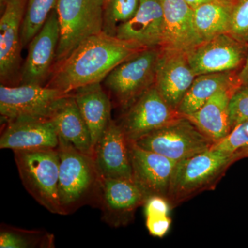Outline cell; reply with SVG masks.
Masks as SVG:
<instances>
[{
  "label": "cell",
  "mask_w": 248,
  "mask_h": 248,
  "mask_svg": "<svg viewBox=\"0 0 248 248\" xmlns=\"http://www.w3.org/2000/svg\"><path fill=\"white\" fill-rule=\"evenodd\" d=\"M229 34L240 42L248 44V0H236Z\"/></svg>",
  "instance_id": "obj_30"
},
{
  "label": "cell",
  "mask_w": 248,
  "mask_h": 248,
  "mask_svg": "<svg viewBox=\"0 0 248 248\" xmlns=\"http://www.w3.org/2000/svg\"><path fill=\"white\" fill-rule=\"evenodd\" d=\"M50 120L58 136L82 153L93 155L91 133L73 94L62 98L55 107Z\"/></svg>",
  "instance_id": "obj_21"
},
{
  "label": "cell",
  "mask_w": 248,
  "mask_h": 248,
  "mask_svg": "<svg viewBox=\"0 0 248 248\" xmlns=\"http://www.w3.org/2000/svg\"><path fill=\"white\" fill-rule=\"evenodd\" d=\"M140 0H104L102 32L116 37L117 29L136 14Z\"/></svg>",
  "instance_id": "obj_27"
},
{
  "label": "cell",
  "mask_w": 248,
  "mask_h": 248,
  "mask_svg": "<svg viewBox=\"0 0 248 248\" xmlns=\"http://www.w3.org/2000/svg\"><path fill=\"white\" fill-rule=\"evenodd\" d=\"M248 147V120L234 126L225 138L215 142L213 149L235 154Z\"/></svg>",
  "instance_id": "obj_28"
},
{
  "label": "cell",
  "mask_w": 248,
  "mask_h": 248,
  "mask_svg": "<svg viewBox=\"0 0 248 248\" xmlns=\"http://www.w3.org/2000/svg\"><path fill=\"white\" fill-rule=\"evenodd\" d=\"M142 49L104 32L91 36L54 66L46 86L70 94L83 86L101 83L116 66Z\"/></svg>",
  "instance_id": "obj_1"
},
{
  "label": "cell",
  "mask_w": 248,
  "mask_h": 248,
  "mask_svg": "<svg viewBox=\"0 0 248 248\" xmlns=\"http://www.w3.org/2000/svg\"><path fill=\"white\" fill-rule=\"evenodd\" d=\"M59 136L50 119L7 122L0 138V148L12 151L58 148Z\"/></svg>",
  "instance_id": "obj_18"
},
{
  "label": "cell",
  "mask_w": 248,
  "mask_h": 248,
  "mask_svg": "<svg viewBox=\"0 0 248 248\" xmlns=\"http://www.w3.org/2000/svg\"><path fill=\"white\" fill-rule=\"evenodd\" d=\"M160 52L161 48L142 49L116 66L104 80L106 87L124 109L154 86Z\"/></svg>",
  "instance_id": "obj_6"
},
{
  "label": "cell",
  "mask_w": 248,
  "mask_h": 248,
  "mask_svg": "<svg viewBox=\"0 0 248 248\" xmlns=\"http://www.w3.org/2000/svg\"><path fill=\"white\" fill-rule=\"evenodd\" d=\"M8 0H0V10H1V14L4 11L7 4Z\"/></svg>",
  "instance_id": "obj_36"
},
{
  "label": "cell",
  "mask_w": 248,
  "mask_h": 248,
  "mask_svg": "<svg viewBox=\"0 0 248 248\" xmlns=\"http://www.w3.org/2000/svg\"><path fill=\"white\" fill-rule=\"evenodd\" d=\"M59 0H27L23 20L21 42L22 46H29L31 41L45 25Z\"/></svg>",
  "instance_id": "obj_26"
},
{
  "label": "cell",
  "mask_w": 248,
  "mask_h": 248,
  "mask_svg": "<svg viewBox=\"0 0 248 248\" xmlns=\"http://www.w3.org/2000/svg\"><path fill=\"white\" fill-rule=\"evenodd\" d=\"M236 161L234 154L210 148L179 161L170 186L169 202L173 204L180 203L213 187Z\"/></svg>",
  "instance_id": "obj_4"
},
{
  "label": "cell",
  "mask_w": 248,
  "mask_h": 248,
  "mask_svg": "<svg viewBox=\"0 0 248 248\" xmlns=\"http://www.w3.org/2000/svg\"><path fill=\"white\" fill-rule=\"evenodd\" d=\"M54 235L41 230H25L1 225V248H52L55 247Z\"/></svg>",
  "instance_id": "obj_25"
},
{
  "label": "cell",
  "mask_w": 248,
  "mask_h": 248,
  "mask_svg": "<svg viewBox=\"0 0 248 248\" xmlns=\"http://www.w3.org/2000/svg\"><path fill=\"white\" fill-rule=\"evenodd\" d=\"M248 44L229 33L205 41L187 52L189 63L195 76L241 71L247 58Z\"/></svg>",
  "instance_id": "obj_10"
},
{
  "label": "cell",
  "mask_w": 248,
  "mask_h": 248,
  "mask_svg": "<svg viewBox=\"0 0 248 248\" xmlns=\"http://www.w3.org/2000/svg\"><path fill=\"white\" fill-rule=\"evenodd\" d=\"M195 78L185 52L161 48L155 86L173 108L177 110Z\"/></svg>",
  "instance_id": "obj_14"
},
{
  "label": "cell",
  "mask_w": 248,
  "mask_h": 248,
  "mask_svg": "<svg viewBox=\"0 0 248 248\" xmlns=\"http://www.w3.org/2000/svg\"><path fill=\"white\" fill-rule=\"evenodd\" d=\"M231 130L248 120V84L242 85L233 93L229 103Z\"/></svg>",
  "instance_id": "obj_29"
},
{
  "label": "cell",
  "mask_w": 248,
  "mask_h": 248,
  "mask_svg": "<svg viewBox=\"0 0 248 248\" xmlns=\"http://www.w3.org/2000/svg\"><path fill=\"white\" fill-rule=\"evenodd\" d=\"M27 0H8L0 19V78L6 84L19 71L21 32Z\"/></svg>",
  "instance_id": "obj_16"
},
{
  "label": "cell",
  "mask_w": 248,
  "mask_h": 248,
  "mask_svg": "<svg viewBox=\"0 0 248 248\" xmlns=\"http://www.w3.org/2000/svg\"><path fill=\"white\" fill-rule=\"evenodd\" d=\"M164 11L162 48L187 53L203 42L194 21V10L184 0H161Z\"/></svg>",
  "instance_id": "obj_19"
},
{
  "label": "cell",
  "mask_w": 248,
  "mask_h": 248,
  "mask_svg": "<svg viewBox=\"0 0 248 248\" xmlns=\"http://www.w3.org/2000/svg\"><path fill=\"white\" fill-rule=\"evenodd\" d=\"M59 195L63 215L85 205L99 204L102 177L93 155L86 154L59 137Z\"/></svg>",
  "instance_id": "obj_2"
},
{
  "label": "cell",
  "mask_w": 248,
  "mask_h": 248,
  "mask_svg": "<svg viewBox=\"0 0 248 248\" xmlns=\"http://www.w3.org/2000/svg\"><path fill=\"white\" fill-rule=\"evenodd\" d=\"M170 202L162 196H151L147 199L144 203L145 215L147 216L170 215Z\"/></svg>",
  "instance_id": "obj_32"
},
{
  "label": "cell",
  "mask_w": 248,
  "mask_h": 248,
  "mask_svg": "<svg viewBox=\"0 0 248 248\" xmlns=\"http://www.w3.org/2000/svg\"><path fill=\"white\" fill-rule=\"evenodd\" d=\"M146 226L150 234L162 238L169 232L172 220L169 215L146 217Z\"/></svg>",
  "instance_id": "obj_31"
},
{
  "label": "cell",
  "mask_w": 248,
  "mask_h": 248,
  "mask_svg": "<svg viewBox=\"0 0 248 248\" xmlns=\"http://www.w3.org/2000/svg\"><path fill=\"white\" fill-rule=\"evenodd\" d=\"M125 110L119 124L128 141L133 142L184 116L164 100L155 85Z\"/></svg>",
  "instance_id": "obj_9"
},
{
  "label": "cell",
  "mask_w": 248,
  "mask_h": 248,
  "mask_svg": "<svg viewBox=\"0 0 248 248\" xmlns=\"http://www.w3.org/2000/svg\"><path fill=\"white\" fill-rule=\"evenodd\" d=\"M189 6L193 10L197 9L200 6L208 3L213 2L217 0H184Z\"/></svg>",
  "instance_id": "obj_34"
},
{
  "label": "cell",
  "mask_w": 248,
  "mask_h": 248,
  "mask_svg": "<svg viewBox=\"0 0 248 248\" xmlns=\"http://www.w3.org/2000/svg\"><path fill=\"white\" fill-rule=\"evenodd\" d=\"M236 0H217L194 10L196 29L203 40L230 33Z\"/></svg>",
  "instance_id": "obj_24"
},
{
  "label": "cell",
  "mask_w": 248,
  "mask_h": 248,
  "mask_svg": "<svg viewBox=\"0 0 248 248\" xmlns=\"http://www.w3.org/2000/svg\"><path fill=\"white\" fill-rule=\"evenodd\" d=\"M239 73V72L228 71L196 76L178 107V112L184 116L190 115L199 110L219 90L235 85L241 86L242 84L238 77Z\"/></svg>",
  "instance_id": "obj_23"
},
{
  "label": "cell",
  "mask_w": 248,
  "mask_h": 248,
  "mask_svg": "<svg viewBox=\"0 0 248 248\" xmlns=\"http://www.w3.org/2000/svg\"><path fill=\"white\" fill-rule=\"evenodd\" d=\"M55 88L40 85L0 86V114L7 123L19 120L50 119L59 102L67 95Z\"/></svg>",
  "instance_id": "obj_8"
},
{
  "label": "cell",
  "mask_w": 248,
  "mask_h": 248,
  "mask_svg": "<svg viewBox=\"0 0 248 248\" xmlns=\"http://www.w3.org/2000/svg\"><path fill=\"white\" fill-rule=\"evenodd\" d=\"M104 3V0H59L60 36L55 65L86 39L102 32Z\"/></svg>",
  "instance_id": "obj_5"
},
{
  "label": "cell",
  "mask_w": 248,
  "mask_h": 248,
  "mask_svg": "<svg viewBox=\"0 0 248 248\" xmlns=\"http://www.w3.org/2000/svg\"><path fill=\"white\" fill-rule=\"evenodd\" d=\"M60 29L56 9L29 45L27 58L22 68L20 84L44 86L55 65Z\"/></svg>",
  "instance_id": "obj_12"
},
{
  "label": "cell",
  "mask_w": 248,
  "mask_h": 248,
  "mask_svg": "<svg viewBox=\"0 0 248 248\" xmlns=\"http://www.w3.org/2000/svg\"><path fill=\"white\" fill-rule=\"evenodd\" d=\"M238 77H239V81L241 84H248V50L246 63L241 71L239 72Z\"/></svg>",
  "instance_id": "obj_33"
},
{
  "label": "cell",
  "mask_w": 248,
  "mask_h": 248,
  "mask_svg": "<svg viewBox=\"0 0 248 248\" xmlns=\"http://www.w3.org/2000/svg\"><path fill=\"white\" fill-rule=\"evenodd\" d=\"M93 156L102 178L133 180L129 141L115 121H110L98 140Z\"/></svg>",
  "instance_id": "obj_15"
},
{
  "label": "cell",
  "mask_w": 248,
  "mask_h": 248,
  "mask_svg": "<svg viewBox=\"0 0 248 248\" xmlns=\"http://www.w3.org/2000/svg\"><path fill=\"white\" fill-rule=\"evenodd\" d=\"M23 186L36 202L55 215H63L59 195L58 148L14 151Z\"/></svg>",
  "instance_id": "obj_3"
},
{
  "label": "cell",
  "mask_w": 248,
  "mask_h": 248,
  "mask_svg": "<svg viewBox=\"0 0 248 248\" xmlns=\"http://www.w3.org/2000/svg\"><path fill=\"white\" fill-rule=\"evenodd\" d=\"M164 21L161 0H140L136 14L117 29L116 37L142 48H161Z\"/></svg>",
  "instance_id": "obj_17"
},
{
  "label": "cell",
  "mask_w": 248,
  "mask_h": 248,
  "mask_svg": "<svg viewBox=\"0 0 248 248\" xmlns=\"http://www.w3.org/2000/svg\"><path fill=\"white\" fill-rule=\"evenodd\" d=\"M135 143L143 149L179 162L206 151L215 142L207 138L188 119L182 116L148 133Z\"/></svg>",
  "instance_id": "obj_7"
},
{
  "label": "cell",
  "mask_w": 248,
  "mask_h": 248,
  "mask_svg": "<svg viewBox=\"0 0 248 248\" xmlns=\"http://www.w3.org/2000/svg\"><path fill=\"white\" fill-rule=\"evenodd\" d=\"M129 153L133 180L147 197L158 195L168 199L177 161L143 149L133 141H129Z\"/></svg>",
  "instance_id": "obj_13"
},
{
  "label": "cell",
  "mask_w": 248,
  "mask_h": 248,
  "mask_svg": "<svg viewBox=\"0 0 248 248\" xmlns=\"http://www.w3.org/2000/svg\"><path fill=\"white\" fill-rule=\"evenodd\" d=\"M80 112L87 124L92 140L93 151L111 119L110 99L101 83L87 85L72 93Z\"/></svg>",
  "instance_id": "obj_22"
},
{
  "label": "cell",
  "mask_w": 248,
  "mask_h": 248,
  "mask_svg": "<svg viewBox=\"0 0 248 248\" xmlns=\"http://www.w3.org/2000/svg\"><path fill=\"white\" fill-rule=\"evenodd\" d=\"M147 199L141 187L132 179L102 178L98 206L102 210V221L112 228L125 226Z\"/></svg>",
  "instance_id": "obj_11"
},
{
  "label": "cell",
  "mask_w": 248,
  "mask_h": 248,
  "mask_svg": "<svg viewBox=\"0 0 248 248\" xmlns=\"http://www.w3.org/2000/svg\"><path fill=\"white\" fill-rule=\"evenodd\" d=\"M234 156L236 161L241 158L248 157V147L235 153Z\"/></svg>",
  "instance_id": "obj_35"
},
{
  "label": "cell",
  "mask_w": 248,
  "mask_h": 248,
  "mask_svg": "<svg viewBox=\"0 0 248 248\" xmlns=\"http://www.w3.org/2000/svg\"><path fill=\"white\" fill-rule=\"evenodd\" d=\"M240 86L241 85H235L219 90L199 110L184 117L212 141L215 143L219 141L231 132L230 100Z\"/></svg>",
  "instance_id": "obj_20"
}]
</instances>
